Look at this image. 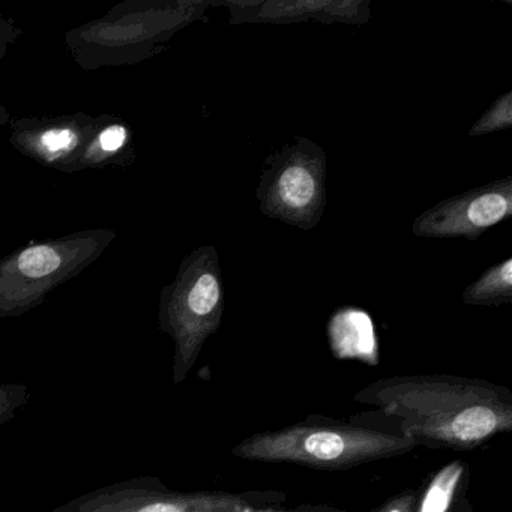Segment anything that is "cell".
Wrapping results in <instances>:
<instances>
[{"label": "cell", "instance_id": "6da1fadb", "mask_svg": "<svg viewBox=\"0 0 512 512\" xmlns=\"http://www.w3.org/2000/svg\"><path fill=\"white\" fill-rule=\"evenodd\" d=\"M355 401L377 410L349 421L401 434L430 449L472 451L512 430V392L475 377H385L359 389Z\"/></svg>", "mask_w": 512, "mask_h": 512}, {"label": "cell", "instance_id": "7a4b0ae2", "mask_svg": "<svg viewBox=\"0 0 512 512\" xmlns=\"http://www.w3.org/2000/svg\"><path fill=\"white\" fill-rule=\"evenodd\" d=\"M416 448L415 442L392 431L311 415L296 424L245 437L232 449V454L254 463L346 470L409 454Z\"/></svg>", "mask_w": 512, "mask_h": 512}, {"label": "cell", "instance_id": "3957f363", "mask_svg": "<svg viewBox=\"0 0 512 512\" xmlns=\"http://www.w3.org/2000/svg\"><path fill=\"white\" fill-rule=\"evenodd\" d=\"M215 2L128 0L106 16L65 34L74 61L86 71L137 64L163 52L164 43L191 23L205 20Z\"/></svg>", "mask_w": 512, "mask_h": 512}, {"label": "cell", "instance_id": "277c9868", "mask_svg": "<svg viewBox=\"0 0 512 512\" xmlns=\"http://www.w3.org/2000/svg\"><path fill=\"white\" fill-rule=\"evenodd\" d=\"M224 316V280L217 248L203 245L182 259L161 290L158 325L175 343L173 383L185 382Z\"/></svg>", "mask_w": 512, "mask_h": 512}, {"label": "cell", "instance_id": "5b68a950", "mask_svg": "<svg viewBox=\"0 0 512 512\" xmlns=\"http://www.w3.org/2000/svg\"><path fill=\"white\" fill-rule=\"evenodd\" d=\"M118 233L86 229L62 238L32 241L0 259V319L22 317L47 296L97 262Z\"/></svg>", "mask_w": 512, "mask_h": 512}, {"label": "cell", "instance_id": "8992f818", "mask_svg": "<svg viewBox=\"0 0 512 512\" xmlns=\"http://www.w3.org/2000/svg\"><path fill=\"white\" fill-rule=\"evenodd\" d=\"M325 149L307 137H296L266 158L257 187L265 217L301 230H313L326 209Z\"/></svg>", "mask_w": 512, "mask_h": 512}, {"label": "cell", "instance_id": "52a82bcc", "mask_svg": "<svg viewBox=\"0 0 512 512\" xmlns=\"http://www.w3.org/2000/svg\"><path fill=\"white\" fill-rule=\"evenodd\" d=\"M284 502L286 493L280 490L179 491L157 476H137L95 488L52 512H241Z\"/></svg>", "mask_w": 512, "mask_h": 512}, {"label": "cell", "instance_id": "ba28073f", "mask_svg": "<svg viewBox=\"0 0 512 512\" xmlns=\"http://www.w3.org/2000/svg\"><path fill=\"white\" fill-rule=\"evenodd\" d=\"M512 218V176L473 188L431 206L413 221L419 238L478 241L482 233Z\"/></svg>", "mask_w": 512, "mask_h": 512}, {"label": "cell", "instance_id": "9c48e42d", "mask_svg": "<svg viewBox=\"0 0 512 512\" xmlns=\"http://www.w3.org/2000/svg\"><path fill=\"white\" fill-rule=\"evenodd\" d=\"M10 143L23 157L47 169L74 173L77 160L94 130L95 118L73 115L31 116L11 119Z\"/></svg>", "mask_w": 512, "mask_h": 512}, {"label": "cell", "instance_id": "30bf717a", "mask_svg": "<svg viewBox=\"0 0 512 512\" xmlns=\"http://www.w3.org/2000/svg\"><path fill=\"white\" fill-rule=\"evenodd\" d=\"M230 11V25H296L308 20L322 25L362 26L370 20V0H232L220 2Z\"/></svg>", "mask_w": 512, "mask_h": 512}, {"label": "cell", "instance_id": "8fae6325", "mask_svg": "<svg viewBox=\"0 0 512 512\" xmlns=\"http://www.w3.org/2000/svg\"><path fill=\"white\" fill-rule=\"evenodd\" d=\"M134 131L125 119L116 115L95 116L94 130L76 163L74 173L130 167L136 161Z\"/></svg>", "mask_w": 512, "mask_h": 512}, {"label": "cell", "instance_id": "7c38bea8", "mask_svg": "<svg viewBox=\"0 0 512 512\" xmlns=\"http://www.w3.org/2000/svg\"><path fill=\"white\" fill-rule=\"evenodd\" d=\"M328 341L335 358L379 364L376 326L370 314L362 308L341 307L335 310L329 317Z\"/></svg>", "mask_w": 512, "mask_h": 512}, {"label": "cell", "instance_id": "4fadbf2b", "mask_svg": "<svg viewBox=\"0 0 512 512\" xmlns=\"http://www.w3.org/2000/svg\"><path fill=\"white\" fill-rule=\"evenodd\" d=\"M469 487V463L461 458L448 461L418 488L415 512H475Z\"/></svg>", "mask_w": 512, "mask_h": 512}, {"label": "cell", "instance_id": "5bb4252c", "mask_svg": "<svg viewBox=\"0 0 512 512\" xmlns=\"http://www.w3.org/2000/svg\"><path fill=\"white\" fill-rule=\"evenodd\" d=\"M464 304L475 307H499L512 302V259L485 269L478 280L464 289L461 295Z\"/></svg>", "mask_w": 512, "mask_h": 512}, {"label": "cell", "instance_id": "9a60e30c", "mask_svg": "<svg viewBox=\"0 0 512 512\" xmlns=\"http://www.w3.org/2000/svg\"><path fill=\"white\" fill-rule=\"evenodd\" d=\"M512 127V92L500 95L484 115L470 127L469 136L479 137L485 134L500 133L511 130Z\"/></svg>", "mask_w": 512, "mask_h": 512}, {"label": "cell", "instance_id": "2e32d148", "mask_svg": "<svg viewBox=\"0 0 512 512\" xmlns=\"http://www.w3.org/2000/svg\"><path fill=\"white\" fill-rule=\"evenodd\" d=\"M31 400V388L22 383H0V427L14 419Z\"/></svg>", "mask_w": 512, "mask_h": 512}, {"label": "cell", "instance_id": "e0dca14e", "mask_svg": "<svg viewBox=\"0 0 512 512\" xmlns=\"http://www.w3.org/2000/svg\"><path fill=\"white\" fill-rule=\"evenodd\" d=\"M418 491V488H406V490L389 497L371 512H415Z\"/></svg>", "mask_w": 512, "mask_h": 512}, {"label": "cell", "instance_id": "ac0fdd59", "mask_svg": "<svg viewBox=\"0 0 512 512\" xmlns=\"http://www.w3.org/2000/svg\"><path fill=\"white\" fill-rule=\"evenodd\" d=\"M241 512H347L326 503H301L296 506H284V503L277 505L248 506Z\"/></svg>", "mask_w": 512, "mask_h": 512}, {"label": "cell", "instance_id": "d6986e66", "mask_svg": "<svg viewBox=\"0 0 512 512\" xmlns=\"http://www.w3.org/2000/svg\"><path fill=\"white\" fill-rule=\"evenodd\" d=\"M22 35V29L17 28L13 20L7 19L4 14L0 13V44H5L8 47L13 46Z\"/></svg>", "mask_w": 512, "mask_h": 512}, {"label": "cell", "instance_id": "ffe728a7", "mask_svg": "<svg viewBox=\"0 0 512 512\" xmlns=\"http://www.w3.org/2000/svg\"><path fill=\"white\" fill-rule=\"evenodd\" d=\"M11 121V113L7 107L0 106V125H7Z\"/></svg>", "mask_w": 512, "mask_h": 512}, {"label": "cell", "instance_id": "44dd1931", "mask_svg": "<svg viewBox=\"0 0 512 512\" xmlns=\"http://www.w3.org/2000/svg\"><path fill=\"white\" fill-rule=\"evenodd\" d=\"M8 52V46H5V44H0V62H2V59L5 58V55H7Z\"/></svg>", "mask_w": 512, "mask_h": 512}]
</instances>
